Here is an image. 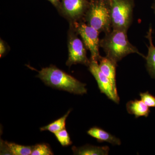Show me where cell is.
Wrapping results in <instances>:
<instances>
[{"mask_svg": "<svg viewBox=\"0 0 155 155\" xmlns=\"http://www.w3.org/2000/svg\"><path fill=\"white\" fill-rule=\"evenodd\" d=\"M127 32L125 30L112 29L100 40V47L104 51L106 56L116 63L127 55L134 53L145 58L129 41Z\"/></svg>", "mask_w": 155, "mask_h": 155, "instance_id": "obj_1", "label": "cell"}, {"mask_svg": "<svg viewBox=\"0 0 155 155\" xmlns=\"http://www.w3.org/2000/svg\"><path fill=\"white\" fill-rule=\"evenodd\" d=\"M37 77L53 88L78 95L85 94L87 92L86 84L54 66L42 68Z\"/></svg>", "mask_w": 155, "mask_h": 155, "instance_id": "obj_2", "label": "cell"}, {"mask_svg": "<svg viewBox=\"0 0 155 155\" xmlns=\"http://www.w3.org/2000/svg\"><path fill=\"white\" fill-rule=\"evenodd\" d=\"M90 5L83 21L100 33H108L112 29L109 3L89 0Z\"/></svg>", "mask_w": 155, "mask_h": 155, "instance_id": "obj_3", "label": "cell"}, {"mask_svg": "<svg viewBox=\"0 0 155 155\" xmlns=\"http://www.w3.org/2000/svg\"><path fill=\"white\" fill-rule=\"evenodd\" d=\"M109 4L112 29L127 31L132 21L133 0H111Z\"/></svg>", "mask_w": 155, "mask_h": 155, "instance_id": "obj_4", "label": "cell"}, {"mask_svg": "<svg viewBox=\"0 0 155 155\" xmlns=\"http://www.w3.org/2000/svg\"><path fill=\"white\" fill-rule=\"evenodd\" d=\"M70 23V25L81 37L87 49L90 52V60L98 61L101 57L99 51L100 32L83 20Z\"/></svg>", "mask_w": 155, "mask_h": 155, "instance_id": "obj_5", "label": "cell"}, {"mask_svg": "<svg viewBox=\"0 0 155 155\" xmlns=\"http://www.w3.org/2000/svg\"><path fill=\"white\" fill-rule=\"evenodd\" d=\"M68 39L69 57L67 66L70 67L74 64H81L88 67L91 60L87 56V48L82 40L78 36V34L70 25Z\"/></svg>", "mask_w": 155, "mask_h": 155, "instance_id": "obj_6", "label": "cell"}, {"mask_svg": "<svg viewBox=\"0 0 155 155\" xmlns=\"http://www.w3.org/2000/svg\"><path fill=\"white\" fill-rule=\"evenodd\" d=\"M89 5L88 0H61L58 10L72 23L83 21Z\"/></svg>", "mask_w": 155, "mask_h": 155, "instance_id": "obj_7", "label": "cell"}, {"mask_svg": "<svg viewBox=\"0 0 155 155\" xmlns=\"http://www.w3.org/2000/svg\"><path fill=\"white\" fill-rule=\"evenodd\" d=\"M88 67L90 72L96 80L101 93L114 103L119 104L120 99L117 91L114 88L110 79L101 71L98 61L91 60Z\"/></svg>", "mask_w": 155, "mask_h": 155, "instance_id": "obj_8", "label": "cell"}, {"mask_svg": "<svg viewBox=\"0 0 155 155\" xmlns=\"http://www.w3.org/2000/svg\"><path fill=\"white\" fill-rule=\"evenodd\" d=\"M99 67L101 72L110 81L114 88L117 91L116 86V68L117 63L112 61L107 56H101Z\"/></svg>", "mask_w": 155, "mask_h": 155, "instance_id": "obj_9", "label": "cell"}, {"mask_svg": "<svg viewBox=\"0 0 155 155\" xmlns=\"http://www.w3.org/2000/svg\"><path fill=\"white\" fill-rule=\"evenodd\" d=\"M87 133L88 135L95 138L100 142H106L113 145L119 146L121 144V140L119 138L100 127H92L87 131Z\"/></svg>", "mask_w": 155, "mask_h": 155, "instance_id": "obj_10", "label": "cell"}, {"mask_svg": "<svg viewBox=\"0 0 155 155\" xmlns=\"http://www.w3.org/2000/svg\"><path fill=\"white\" fill-rule=\"evenodd\" d=\"M152 33V28L150 26L146 37L149 41V46L148 47V51L145 59L147 70L150 76L155 79V46L153 44Z\"/></svg>", "mask_w": 155, "mask_h": 155, "instance_id": "obj_11", "label": "cell"}, {"mask_svg": "<svg viewBox=\"0 0 155 155\" xmlns=\"http://www.w3.org/2000/svg\"><path fill=\"white\" fill-rule=\"evenodd\" d=\"M126 110L128 113L134 115L136 118L148 117L150 112L149 107L141 100L129 101L126 104Z\"/></svg>", "mask_w": 155, "mask_h": 155, "instance_id": "obj_12", "label": "cell"}, {"mask_svg": "<svg viewBox=\"0 0 155 155\" xmlns=\"http://www.w3.org/2000/svg\"><path fill=\"white\" fill-rule=\"evenodd\" d=\"M73 153L79 155H107L109 154L110 148L108 146L97 147L86 145L84 146L72 148Z\"/></svg>", "mask_w": 155, "mask_h": 155, "instance_id": "obj_13", "label": "cell"}, {"mask_svg": "<svg viewBox=\"0 0 155 155\" xmlns=\"http://www.w3.org/2000/svg\"><path fill=\"white\" fill-rule=\"evenodd\" d=\"M2 144L6 150V153L9 155H31L33 147V146H26L7 141L4 142Z\"/></svg>", "mask_w": 155, "mask_h": 155, "instance_id": "obj_14", "label": "cell"}, {"mask_svg": "<svg viewBox=\"0 0 155 155\" xmlns=\"http://www.w3.org/2000/svg\"><path fill=\"white\" fill-rule=\"evenodd\" d=\"M71 111V110H69L67 114L64 115L63 117L57 119L46 126L41 127L40 130L41 131L48 130L52 133L55 134L65 128L66 120Z\"/></svg>", "mask_w": 155, "mask_h": 155, "instance_id": "obj_15", "label": "cell"}, {"mask_svg": "<svg viewBox=\"0 0 155 155\" xmlns=\"http://www.w3.org/2000/svg\"><path fill=\"white\" fill-rule=\"evenodd\" d=\"M54 153L52 151L49 146L46 143L35 145L32 147L31 155H52Z\"/></svg>", "mask_w": 155, "mask_h": 155, "instance_id": "obj_16", "label": "cell"}, {"mask_svg": "<svg viewBox=\"0 0 155 155\" xmlns=\"http://www.w3.org/2000/svg\"><path fill=\"white\" fill-rule=\"evenodd\" d=\"M56 138L63 147H67L72 144L69 133L66 128L60 130L54 134Z\"/></svg>", "mask_w": 155, "mask_h": 155, "instance_id": "obj_17", "label": "cell"}, {"mask_svg": "<svg viewBox=\"0 0 155 155\" xmlns=\"http://www.w3.org/2000/svg\"><path fill=\"white\" fill-rule=\"evenodd\" d=\"M140 96L141 100L149 107H155V97L148 91L140 93Z\"/></svg>", "mask_w": 155, "mask_h": 155, "instance_id": "obj_18", "label": "cell"}, {"mask_svg": "<svg viewBox=\"0 0 155 155\" xmlns=\"http://www.w3.org/2000/svg\"><path fill=\"white\" fill-rule=\"evenodd\" d=\"M6 48L5 45L2 40L0 41V57L2 58L6 52Z\"/></svg>", "mask_w": 155, "mask_h": 155, "instance_id": "obj_19", "label": "cell"}, {"mask_svg": "<svg viewBox=\"0 0 155 155\" xmlns=\"http://www.w3.org/2000/svg\"><path fill=\"white\" fill-rule=\"evenodd\" d=\"M48 1L51 3L57 9H58L59 8L61 2V0H48Z\"/></svg>", "mask_w": 155, "mask_h": 155, "instance_id": "obj_20", "label": "cell"}, {"mask_svg": "<svg viewBox=\"0 0 155 155\" xmlns=\"http://www.w3.org/2000/svg\"><path fill=\"white\" fill-rule=\"evenodd\" d=\"M95 1H102V2H105L109 3L110 2L111 0H95Z\"/></svg>", "mask_w": 155, "mask_h": 155, "instance_id": "obj_21", "label": "cell"}, {"mask_svg": "<svg viewBox=\"0 0 155 155\" xmlns=\"http://www.w3.org/2000/svg\"></svg>", "mask_w": 155, "mask_h": 155, "instance_id": "obj_22", "label": "cell"}]
</instances>
